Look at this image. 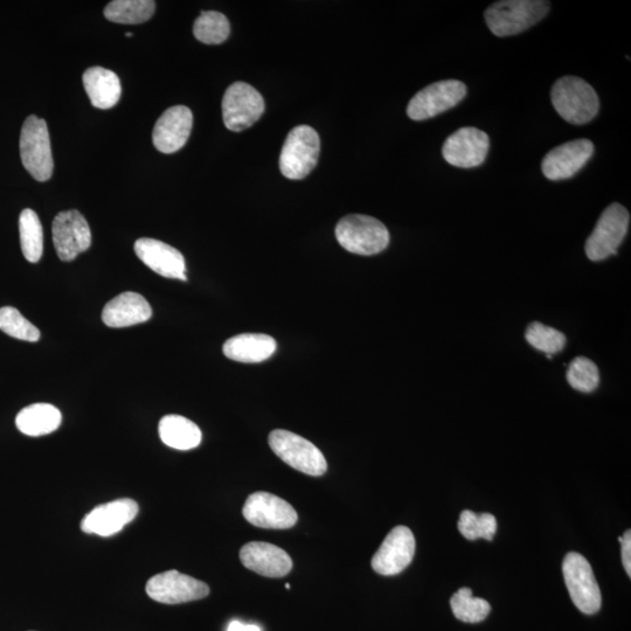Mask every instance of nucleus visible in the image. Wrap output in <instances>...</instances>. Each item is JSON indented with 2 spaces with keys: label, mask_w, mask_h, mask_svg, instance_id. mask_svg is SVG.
Returning a JSON list of instances; mask_svg holds the SVG:
<instances>
[{
  "label": "nucleus",
  "mask_w": 631,
  "mask_h": 631,
  "mask_svg": "<svg viewBox=\"0 0 631 631\" xmlns=\"http://www.w3.org/2000/svg\"><path fill=\"white\" fill-rule=\"evenodd\" d=\"M275 339L263 334H242L224 344V355L240 363H261L276 351Z\"/></svg>",
  "instance_id": "5701e85b"
},
{
  "label": "nucleus",
  "mask_w": 631,
  "mask_h": 631,
  "mask_svg": "<svg viewBox=\"0 0 631 631\" xmlns=\"http://www.w3.org/2000/svg\"><path fill=\"white\" fill-rule=\"evenodd\" d=\"M241 563L266 578L286 577L293 568L289 554L273 544L251 542L240 550Z\"/></svg>",
  "instance_id": "aec40b11"
},
{
  "label": "nucleus",
  "mask_w": 631,
  "mask_h": 631,
  "mask_svg": "<svg viewBox=\"0 0 631 631\" xmlns=\"http://www.w3.org/2000/svg\"><path fill=\"white\" fill-rule=\"evenodd\" d=\"M551 4L544 0H503L485 11L489 30L496 37L516 36L531 29L550 12Z\"/></svg>",
  "instance_id": "f257e3e1"
},
{
  "label": "nucleus",
  "mask_w": 631,
  "mask_h": 631,
  "mask_svg": "<svg viewBox=\"0 0 631 631\" xmlns=\"http://www.w3.org/2000/svg\"><path fill=\"white\" fill-rule=\"evenodd\" d=\"M593 154L594 144L586 138L561 144L544 157V176L553 182L570 179L584 168Z\"/></svg>",
  "instance_id": "f3484780"
},
{
  "label": "nucleus",
  "mask_w": 631,
  "mask_h": 631,
  "mask_svg": "<svg viewBox=\"0 0 631 631\" xmlns=\"http://www.w3.org/2000/svg\"><path fill=\"white\" fill-rule=\"evenodd\" d=\"M489 136L474 127H464L450 135L443 144L442 155L450 165L461 169L476 168L487 159Z\"/></svg>",
  "instance_id": "4468645a"
},
{
  "label": "nucleus",
  "mask_w": 631,
  "mask_h": 631,
  "mask_svg": "<svg viewBox=\"0 0 631 631\" xmlns=\"http://www.w3.org/2000/svg\"><path fill=\"white\" fill-rule=\"evenodd\" d=\"M336 237L346 251L358 255H376L390 245V232L376 218L352 214L339 221Z\"/></svg>",
  "instance_id": "7ed1b4c3"
},
{
  "label": "nucleus",
  "mask_w": 631,
  "mask_h": 631,
  "mask_svg": "<svg viewBox=\"0 0 631 631\" xmlns=\"http://www.w3.org/2000/svg\"><path fill=\"white\" fill-rule=\"evenodd\" d=\"M268 442L273 452L289 467L309 476L327 473L328 462L321 450L302 436L276 429L270 433Z\"/></svg>",
  "instance_id": "423d86ee"
},
{
  "label": "nucleus",
  "mask_w": 631,
  "mask_h": 631,
  "mask_svg": "<svg viewBox=\"0 0 631 631\" xmlns=\"http://www.w3.org/2000/svg\"><path fill=\"white\" fill-rule=\"evenodd\" d=\"M244 517L256 528L288 530L296 525L298 515L287 501L269 492H254L247 498Z\"/></svg>",
  "instance_id": "9b49d317"
},
{
  "label": "nucleus",
  "mask_w": 631,
  "mask_h": 631,
  "mask_svg": "<svg viewBox=\"0 0 631 631\" xmlns=\"http://www.w3.org/2000/svg\"><path fill=\"white\" fill-rule=\"evenodd\" d=\"M286 588H287V589H290V585H289V584H287V585H286Z\"/></svg>",
  "instance_id": "e433bc0d"
},
{
  "label": "nucleus",
  "mask_w": 631,
  "mask_h": 631,
  "mask_svg": "<svg viewBox=\"0 0 631 631\" xmlns=\"http://www.w3.org/2000/svg\"><path fill=\"white\" fill-rule=\"evenodd\" d=\"M622 544V561L623 566L626 568V572L631 577V531L624 532L623 537L620 539Z\"/></svg>",
  "instance_id": "72a5a7b5"
},
{
  "label": "nucleus",
  "mask_w": 631,
  "mask_h": 631,
  "mask_svg": "<svg viewBox=\"0 0 631 631\" xmlns=\"http://www.w3.org/2000/svg\"><path fill=\"white\" fill-rule=\"evenodd\" d=\"M630 224V214L626 207L614 203L601 214L598 224L587 239L585 251L587 258L599 262L617 253L626 238Z\"/></svg>",
  "instance_id": "0eeeda50"
},
{
  "label": "nucleus",
  "mask_w": 631,
  "mask_h": 631,
  "mask_svg": "<svg viewBox=\"0 0 631 631\" xmlns=\"http://www.w3.org/2000/svg\"><path fill=\"white\" fill-rule=\"evenodd\" d=\"M62 415L59 409L50 404H33L19 412L16 425L27 436L51 434L60 427Z\"/></svg>",
  "instance_id": "b1692460"
},
{
  "label": "nucleus",
  "mask_w": 631,
  "mask_h": 631,
  "mask_svg": "<svg viewBox=\"0 0 631 631\" xmlns=\"http://www.w3.org/2000/svg\"><path fill=\"white\" fill-rule=\"evenodd\" d=\"M55 251L61 261L71 262L92 246V232L79 211L60 212L52 225Z\"/></svg>",
  "instance_id": "ddd939ff"
},
{
  "label": "nucleus",
  "mask_w": 631,
  "mask_h": 631,
  "mask_svg": "<svg viewBox=\"0 0 631 631\" xmlns=\"http://www.w3.org/2000/svg\"><path fill=\"white\" fill-rule=\"evenodd\" d=\"M565 584L580 612L593 615L601 608V592L588 560L579 553H568L563 564Z\"/></svg>",
  "instance_id": "6e6552de"
},
{
  "label": "nucleus",
  "mask_w": 631,
  "mask_h": 631,
  "mask_svg": "<svg viewBox=\"0 0 631 631\" xmlns=\"http://www.w3.org/2000/svg\"><path fill=\"white\" fill-rule=\"evenodd\" d=\"M551 100L557 113L574 126L591 122L600 109L595 89L577 76H565L554 83Z\"/></svg>",
  "instance_id": "f03ea898"
},
{
  "label": "nucleus",
  "mask_w": 631,
  "mask_h": 631,
  "mask_svg": "<svg viewBox=\"0 0 631 631\" xmlns=\"http://www.w3.org/2000/svg\"><path fill=\"white\" fill-rule=\"evenodd\" d=\"M457 620L466 623H478L487 619L491 612L490 603L481 598H474L470 588H461L450 600Z\"/></svg>",
  "instance_id": "c85d7f7f"
},
{
  "label": "nucleus",
  "mask_w": 631,
  "mask_h": 631,
  "mask_svg": "<svg viewBox=\"0 0 631 631\" xmlns=\"http://www.w3.org/2000/svg\"><path fill=\"white\" fill-rule=\"evenodd\" d=\"M145 589L152 600L165 605L198 601L210 594V587L205 582L176 570L155 575Z\"/></svg>",
  "instance_id": "f8f14e48"
},
{
  "label": "nucleus",
  "mask_w": 631,
  "mask_h": 631,
  "mask_svg": "<svg viewBox=\"0 0 631 631\" xmlns=\"http://www.w3.org/2000/svg\"><path fill=\"white\" fill-rule=\"evenodd\" d=\"M20 157L24 168L38 182L53 175L54 162L47 123L36 115L27 117L20 135Z\"/></svg>",
  "instance_id": "20e7f679"
},
{
  "label": "nucleus",
  "mask_w": 631,
  "mask_h": 631,
  "mask_svg": "<svg viewBox=\"0 0 631 631\" xmlns=\"http://www.w3.org/2000/svg\"><path fill=\"white\" fill-rule=\"evenodd\" d=\"M321 141L315 129L298 126L290 131L283 144L280 157L282 175L300 180L316 168L320 156Z\"/></svg>",
  "instance_id": "39448f33"
},
{
  "label": "nucleus",
  "mask_w": 631,
  "mask_h": 631,
  "mask_svg": "<svg viewBox=\"0 0 631 631\" xmlns=\"http://www.w3.org/2000/svg\"><path fill=\"white\" fill-rule=\"evenodd\" d=\"M525 338L533 348L551 356L563 351L566 345V337L563 332L546 327L539 322H533L529 325L525 332Z\"/></svg>",
  "instance_id": "2f4dec72"
},
{
  "label": "nucleus",
  "mask_w": 631,
  "mask_h": 631,
  "mask_svg": "<svg viewBox=\"0 0 631 631\" xmlns=\"http://www.w3.org/2000/svg\"><path fill=\"white\" fill-rule=\"evenodd\" d=\"M415 553L413 532L406 526H397L381 544L372 558L371 565L378 574L390 577L397 575L411 565Z\"/></svg>",
  "instance_id": "2eb2a0df"
},
{
  "label": "nucleus",
  "mask_w": 631,
  "mask_h": 631,
  "mask_svg": "<svg viewBox=\"0 0 631 631\" xmlns=\"http://www.w3.org/2000/svg\"><path fill=\"white\" fill-rule=\"evenodd\" d=\"M135 253L145 266L158 275L187 281L185 259L178 249L156 239L142 238L136 241Z\"/></svg>",
  "instance_id": "6ab92c4d"
},
{
  "label": "nucleus",
  "mask_w": 631,
  "mask_h": 631,
  "mask_svg": "<svg viewBox=\"0 0 631 631\" xmlns=\"http://www.w3.org/2000/svg\"><path fill=\"white\" fill-rule=\"evenodd\" d=\"M83 86L95 108L110 109L120 101L122 87L119 76L109 69L88 68L83 74Z\"/></svg>",
  "instance_id": "4be33fe9"
},
{
  "label": "nucleus",
  "mask_w": 631,
  "mask_h": 631,
  "mask_svg": "<svg viewBox=\"0 0 631 631\" xmlns=\"http://www.w3.org/2000/svg\"><path fill=\"white\" fill-rule=\"evenodd\" d=\"M227 631H261L258 626L255 624H245L240 621H233L230 626H228Z\"/></svg>",
  "instance_id": "f704fd0d"
},
{
  "label": "nucleus",
  "mask_w": 631,
  "mask_h": 631,
  "mask_svg": "<svg viewBox=\"0 0 631 631\" xmlns=\"http://www.w3.org/2000/svg\"><path fill=\"white\" fill-rule=\"evenodd\" d=\"M152 309L145 298L136 293H123L106 304L102 311V321L109 328H127L148 322Z\"/></svg>",
  "instance_id": "412c9836"
},
{
  "label": "nucleus",
  "mask_w": 631,
  "mask_h": 631,
  "mask_svg": "<svg viewBox=\"0 0 631 631\" xmlns=\"http://www.w3.org/2000/svg\"><path fill=\"white\" fill-rule=\"evenodd\" d=\"M152 0H115L104 9V17L117 24H142L154 16Z\"/></svg>",
  "instance_id": "a878e982"
},
{
  "label": "nucleus",
  "mask_w": 631,
  "mask_h": 631,
  "mask_svg": "<svg viewBox=\"0 0 631 631\" xmlns=\"http://www.w3.org/2000/svg\"><path fill=\"white\" fill-rule=\"evenodd\" d=\"M567 381L574 390L582 393L594 392L600 384L598 366L591 359L575 358L568 367Z\"/></svg>",
  "instance_id": "7c9ffc66"
},
{
  "label": "nucleus",
  "mask_w": 631,
  "mask_h": 631,
  "mask_svg": "<svg viewBox=\"0 0 631 631\" xmlns=\"http://www.w3.org/2000/svg\"><path fill=\"white\" fill-rule=\"evenodd\" d=\"M126 37L131 38V37H133V34H131V33H127V34H126Z\"/></svg>",
  "instance_id": "c9c22d12"
},
{
  "label": "nucleus",
  "mask_w": 631,
  "mask_h": 631,
  "mask_svg": "<svg viewBox=\"0 0 631 631\" xmlns=\"http://www.w3.org/2000/svg\"><path fill=\"white\" fill-rule=\"evenodd\" d=\"M265 113V100L251 85L235 82L228 87L223 99V117L228 130L239 131L251 128Z\"/></svg>",
  "instance_id": "9d476101"
},
{
  "label": "nucleus",
  "mask_w": 631,
  "mask_h": 631,
  "mask_svg": "<svg viewBox=\"0 0 631 631\" xmlns=\"http://www.w3.org/2000/svg\"><path fill=\"white\" fill-rule=\"evenodd\" d=\"M138 504L134 499L122 498L96 506L83 518L81 530L88 535L112 537L137 517Z\"/></svg>",
  "instance_id": "dca6fc26"
},
{
  "label": "nucleus",
  "mask_w": 631,
  "mask_h": 631,
  "mask_svg": "<svg viewBox=\"0 0 631 631\" xmlns=\"http://www.w3.org/2000/svg\"><path fill=\"white\" fill-rule=\"evenodd\" d=\"M0 330L4 334L26 342H38L40 331L27 321L16 308L4 307L0 309Z\"/></svg>",
  "instance_id": "473e14b6"
},
{
  "label": "nucleus",
  "mask_w": 631,
  "mask_h": 631,
  "mask_svg": "<svg viewBox=\"0 0 631 631\" xmlns=\"http://www.w3.org/2000/svg\"><path fill=\"white\" fill-rule=\"evenodd\" d=\"M457 528L461 535L468 540L487 539L492 540L497 531V520L491 513L477 515L473 511H463Z\"/></svg>",
  "instance_id": "c756f323"
},
{
  "label": "nucleus",
  "mask_w": 631,
  "mask_h": 631,
  "mask_svg": "<svg viewBox=\"0 0 631 631\" xmlns=\"http://www.w3.org/2000/svg\"><path fill=\"white\" fill-rule=\"evenodd\" d=\"M193 114L185 106L171 107L159 117L152 133V141L163 154H175L184 147L191 135Z\"/></svg>",
  "instance_id": "a211bd4d"
},
{
  "label": "nucleus",
  "mask_w": 631,
  "mask_h": 631,
  "mask_svg": "<svg viewBox=\"0 0 631 631\" xmlns=\"http://www.w3.org/2000/svg\"><path fill=\"white\" fill-rule=\"evenodd\" d=\"M158 432L166 446L177 450L197 448L203 439L199 427L180 415L164 416L159 422Z\"/></svg>",
  "instance_id": "393cba45"
},
{
  "label": "nucleus",
  "mask_w": 631,
  "mask_h": 631,
  "mask_svg": "<svg viewBox=\"0 0 631 631\" xmlns=\"http://www.w3.org/2000/svg\"><path fill=\"white\" fill-rule=\"evenodd\" d=\"M467 95V86L459 80H443L421 89L408 103L407 115L413 121L433 119L454 108Z\"/></svg>",
  "instance_id": "1a4fd4ad"
},
{
  "label": "nucleus",
  "mask_w": 631,
  "mask_h": 631,
  "mask_svg": "<svg viewBox=\"0 0 631 631\" xmlns=\"http://www.w3.org/2000/svg\"><path fill=\"white\" fill-rule=\"evenodd\" d=\"M19 232L25 259L32 263L39 262L44 253V232L38 214L30 208L20 214Z\"/></svg>",
  "instance_id": "bb28decb"
},
{
  "label": "nucleus",
  "mask_w": 631,
  "mask_h": 631,
  "mask_svg": "<svg viewBox=\"0 0 631 631\" xmlns=\"http://www.w3.org/2000/svg\"><path fill=\"white\" fill-rule=\"evenodd\" d=\"M194 37L206 45L225 43L231 33V25L223 13L216 11L201 12L193 26Z\"/></svg>",
  "instance_id": "cd10ccee"
}]
</instances>
